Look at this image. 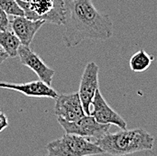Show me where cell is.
Here are the masks:
<instances>
[{"label": "cell", "instance_id": "obj_17", "mask_svg": "<svg viewBox=\"0 0 157 156\" xmlns=\"http://www.w3.org/2000/svg\"><path fill=\"white\" fill-rule=\"evenodd\" d=\"M8 57H9V56H8V54L4 51V49H3L2 47L0 46V65L4 63V62L8 58Z\"/></svg>", "mask_w": 157, "mask_h": 156}, {"label": "cell", "instance_id": "obj_15", "mask_svg": "<svg viewBox=\"0 0 157 156\" xmlns=\"http://www.w3.org/2000/svg\"><path fill=\"white\" fill-rule=\"evenodd\" d=\"M9 19L7 17V14L0 8V31H5L7 30L9 27Z\"/></svg>", "mask_w": 157, "mask_h": 156}, {"label": "cell", "instance_id": "obj_1", "mask_svg": "<svg viewBox=\"0 0 157 156\" xmlns=\"http://www.w3.org/2000/svg\"><path fill=\"white\" fill-rule=\"evenodd\" d=\"M63 1V41L68 48H74L84 40L105 41L113 36L114 26L110 17L100 13L91 0Z\"/></svg>", "mask_w": 157, "mask_h": 156}, {"label": "cell", "instance_id": "obj_4", "mask_svg": "<svg viewBox=\"0 0 157 156\" xmlns=\"http://www.w3.org/2000/svg\"><path fill=\"white\" fill-rule=\"evenodd\" d=\"M24 10L25 16L32 20H44L57 25L64 24L65 8L63 0H16Z\"/></svg>", "mask_w": 157, "mask_h": 156}, {"label": "cell", "instance_id": "obj_2", "mask_svg": "<svg viewBox=\"0 0 157 156\" xmlns=\"http://www.w3.org/2000/svg\"><path fill=\"white\" fill-rule=\"evenodd\" d=\"M105 154L126 155L142 151H151L155 145V137L144 129H121V131L106 134L94 142Z\"/></svg>", "mask_w": 157, "mask_h": 156}, {"label": "cell", "instance_id": "obj_10", "mask_svg": "<svg viewBox=\"0 0 157 156\" xmlns=\"http://www.w3.org/2000/svg\"><path fill=\"white\" fill-rule=\"evenodd\" d=\"M0 88L12 89L17 92L25 94L27 97H50L54 98L58 97V93L47 83L43 80H33L26 83H9L0 82Z\"/></svg>", "mask_w": 157, "mask_h": 156}, {"label": "cell", "instance_id": "obj_3", "mask_svg": "<svg viewBox=\"0 0 157 156\" xmlns=\"http://www.w3.org/2000/svg\"><path fill=\"white\" fill-rule=\"evenodd\" d=\"M49 156H86L104 154V151L93 141L77 135L66 134L46 145Z\"/></svg>", "mask_w": 157, "mask_h": 156}, {"label": "cell", "instance_id": "obj_8", "mask_svg": "<svg viewBox=\"0 0 157 156\" xmlns=\"http://www.w3.org/2000/svg\"><path fill=\"white\" fill-rule=\"evenodd\" d=\"M54 112L57 117L67 121H76L86 115L78 93L58 95Z\"/></svg>", "mask_w": 157, "mask_h": 156}, {"label": "cell", "instance_id": "obj_13", "mask_svg": "<svg viewBox=\"0 0 157 156\" xmlns=\"http://www.w3.org/2000/svg\"><path fill=\"white\" fill-rule=\"evenodd\" d=\"M153 61V56L149 55L145 51L140 50L132 55L129 60V66L131 70L134 72H144L151 66Z\"/></svg>", "mask_w": 157, "mask_h": 156}, {"label": "cell", "instance_id": "obj_12", "mask_svg": "<svg viewBox=\"0 0 157 156\" xmlns=\"http://www.w3.org/2000/svg\"><path fill=\"white\" fill-rule=\"evenodd\" d=\"M20 45L21 42L14 32L8 30L0 31V46L4 49L9 57L14 58L18 55Z\"/></svg>", "mask_w": 157, "mask_h": 156}, {"label": "cell", "instance_id": "obj_9", "mask_svg": "<svg viewBox=\"0 0 157 156\" xmlns=\"http://www.w3.org/2000/svg\"><path fill=\"white\" fill-rule=\"evenodd\" d=\"M17 56H19L21 63L31 69L41 80L44 81L48 85L52 84L55 71L48 67L40 56L32 51L30 46L21 44L18 49Z\"/></svg>", "mask_w": 157, "mask_h": 156}, {"label": "cell", "instance_id": "obj_7", "mask_svg": "<svg viewBox=\"0 0 157 156\" xmlns=\"http://www.w3.org/2000/svg\"><path fill=\"white\" fill-rule=\"evenodd\" d=\"M90 116H92L98 122L101 124L115 125L120 129L127 128V124L125 119L107 103L99 89H98L95 94Z\"/></svg>", "mask_w": 157, "mask_h": 156}, {"label": "cell", "instance_id": "obj_5", "mask_svg": "<svg viewBox=\"0 0 157 156\" xmlns=\"http://www.w3.org/2000/svg\"><path fill=\"white\" fill-rule=\"evenodd\" d=\"M57 120L66 134L87 137L93 142L104 136L110 129L109 124H101L90 115H85L76 121H67L61 117Z\"/></svg>", "mask_w": 157, "mask_h": 156}, {"label": "cell", "instance_id": "obj_16", "mask_svg": "<svg viewBox=\"0 0 157 156\" xmlns=\"http://www.w3.org/2000/svg\"><path fill=\"white\" fill-rule=\"evenodd\" d=\"M7 126H8V118L2 111H0V132H2Z\"/></svg>", "mask_w": 157, "mask_h": 156}, {"label": "cell", "instance_id": "obj_6", "mask_svg": "<svg viewBox=\"0 0 157 156\" xmlns=\"http://www.w3.org/2000/svg\"><path fill=\"white\" fill-rule=\"evenodd\" d=\"M98 72V66L94 62H90L86 65L81 76L78 93L86 115H90L95 94L98 89H99Z\"/></svg>", "mask_w": 157, "mask_h": 156}, {"label": "cell", "instance_id": "obj_14", "mask_svg": "<svg viewBox=\"0 0 157 156\" xmlns=\"http://www.w3.org/2000/svg\"><path fill=\"white\" fill-rule=\"evenodd\" d=\"M0 8L10 16H25L24 10L20 7L16 0H0Z\"/></svg>", "mask_w": 157, "mask_h": 156}, {"label": "cell", "instance_id": "obj_11", "mask_svg": "<svg viewBox=\"0 0 157 156\" xmlns=\"http://www.w3.org/2000/svg\"><path fill=\"white\" fill-rule=\"evenodd\" d=\"M44 24V20H32L25 16H15L11 21V28L19 38L21 44L30 46L34 35Z\"/></svg>", "mask_w": 157, "mask_h": 156}]
</instances>
